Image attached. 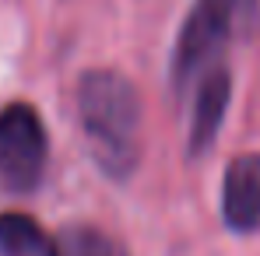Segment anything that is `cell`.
Here are the masks:
<instances>
[{
  "label": "cell",
  "instance_id": "cell-2",
  "mask_svg": "<svg viewBox=\"0 0 260 256\" xmlns=\"http://www.w3.org/2000/svg\"><path fill=\"white\" fill-rule=\"evenodd\" d=\"M260 18V0H193L179 39L173 49V88L176 95H186L190 85L208 70L221 63V53L232 39L253 32Z\"/></svg>",
  "mask_w": 260,
  "mask_h": 256
},
{
  "label": "cell",
  "instance_id": "cell-5",
  "mask_svg": "<svg viewBox=\"0 0 260 256\" xmlns=\"http://www.w3.org/2000/svg\"><path fill=\"white\" fill-rule=\"evenodd\" d=\"M221 221L236 235L260 228V151L236 155L221 179Z\"/></svg>",
  "mask_w": 260,
  "mask_h": 256
},
{
  "label": "cell",
  "instance_id": "cell-7",
  "mask_svg": "<svg viewBox=\"0 0 260 256\" xmlns=\"http://www.w3.org/2000/svg\"><path fill=\"white\" fill-rule=\"evenodd\" d=\"M53 256H127V249L95 225H67L53 239Z\"/></svg>",
  "mask_w": 260,
  "mask_h": 256
},
{
  "label": "cell",
  "instance_id": "cell-6",
  "mask_svg": "<svg viewBox=\"0 0 260 256\" xmlns=\"http://www.w3.org/2000/svg\"><path fill=\"white\" fill-rule=\"evenodd\" d=\"M0 256H53V239L28 214H0Z\"/></svg>",
  "mask_w": 260,
  "mask_h": 256
},
{
  "label": "cell",
  "instance_id": "cell-3",
  "mask_svg": "<svg viewBox=\"0 0 260 256\" xmlns=\"http://www.w3.org/2000/svg\"><path fill=\"white\" fill-rule=\"evenodd\" d=\"M49 137L43 116L28 102H7L0 109V190L32 193L43 182Z\"/></svg>",
  "mask_w": 260,
  "mask_h": 256
},
{
  "label": "cell",
  "instance_id": "cell-1",
  "mask_svg": "<svg viewBox=\"0 0 260 256\" xmlns=\"http://www.w3.org/2000/svg\"><path fill=\"white\" fill-rule=\"evenodd\" d=\"M78 120L95 165L127 179L141 162V98L120 70H88L78 81Z\"/></svg>",
  "mask_w": 260,
  "mask_h": 256
},
{
  "label": "cell",
  "instance_id": "cell-4",
  "mask_svg": "<svg viewBox=\"0 0 260 256\" xmlns=\"http://www.w3.org/2000/svg\"><path fill=\"white\" fill-rule=\"evenodd\" d=\"M190 88H193V95H190L193 102H190V137H186V148L197 158V155H204L218 140L221 120H225L229 102H232V74H229L225 63H215Z\"/></svg>",
  "mask_w": 260,
  "mask_h": 256
}]
</instances>
